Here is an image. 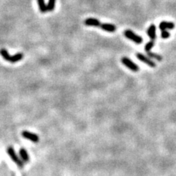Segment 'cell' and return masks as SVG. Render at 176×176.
I'll list each match as a JSON object with an SVG mask.
<instances>
[{
  "label": "cell",
  "mask_w": 176,
  "mask_h": 176,
  "mask_svg": "<svg viewBox=\"0 0 176 176\" xmlns=\"http://www.w3.org/2000/svg\"><path fill=\"white\" fill-rule=\"evenodd\" d=\"M169 36H170V33H169V32H167V31L166 30L162 31V35H161V37H162V38H168V37H169Z\"/></svg>",
  "instance_id": "cell-16"
},
{
  "label": "cell",
  "mask_w": 176,
  "mask_h": 176,
  "mask_svg": "<svg viewBox=\"0 0 176 176\" xmlns=\"http://www.w3.org/2000/svg\"><path fill=\"white\" fill-rule=\"evenodd\" d=\"M154 43H155V41H150L149 43H148L145 45V52H149V51L151 50V49H153V47L154 46Z\"/></svg>",
  "instance_id": "cell-15"
},
{
  "label": "cell",
  "mask_w": 176,
  "mask_h": 176,
  "mask_svg": "<svg viewBox=\"0 0 176 176\" xmlns=\"http://www.w3.org/2000/svg\"><path fill=\"white\" fill-rule=\"evenodd\" d=\"M136 57H137L138 60L143 62L144 63H145L146 65H148V66L151 67V68H155V67L156 66L155 62L153 61V60H151V59L148 58V57H147L146 56H145L144 54H142L141 53H136Z\"/></svg>",
  "instance_id": "cell-5"
},
{
  "label": "cell",
  "mask_w": 176,
  "mask_h": 176,
  "mask_svg": "<svg viewBox=\"0 0 176 176\" xmlns=\"http://www.w3.org/2000/svg\"><path fill=\"white\" fill-rule=\"evenodd\" d=\"M102 23L100 22L98 19H93V18H90V19H86L85 21V24L86 26H90V27H101Z\"/></svg>",
  "instance_id": "cell-7"
},
{
  "label": "cell",
  "mask_w": 176,
  "mask_h": 176,
  "mask_svg": "<svg viewBox=\"0 0 176 176\" xmlns=\"http://www.w3.org/2000/svg\"><path fill=\"white\" fill-rule=\"evenodd\" d=\"M0 54L2 56V57L6 61L11 62V63H15V62L20 61V60H22L23 57H24V54L22 53H18L13 56L9 55L7 51L4 49H2L0 50Z\"/></svg>",
  "instance_id": "cell-1"
},
{
  "label": "cell",
  "mask_w": 176,
  "mask_h": 176,
  "mask_svg": "<svg viewBox=\"0 0 176 176\" xmlns=\"http://www.w3.org/2000/svg\"><path fill=\"white\" fill-rule=\"evenodd\" d=\"M124 35L126 36L128 39L132 40L133 42L136 43L137 44L142 43L143 41L142 37H141L140 36L136 34L134 32H132V31L130 30V29H126V30H125Z\"/></svg>",
  "instance_id": "cell-3"
},
{
  "label": "cell",
  "mask_w": 176,
  "mask_h": 176,
  "mask_svg": "<svg viewBox=\"0 0 176 176\" xmlns=\"http://www.w3.org/2000/svg\"><path fill=\"white\" fill-rule=\"evenodd\" d=\"M22 136H23V137L26 138V139H29V140H31L32 142H35V143L38 142V141H39V137H38V136L37 135V134H33V133L29 132V131H23Z\"/></svg>",
  "instance_id": "cell-6"
},
{
  "label": "cell",
  "mask_w": 176,
  "mask_h": 176,
  "mask_svg": "<svg viewBox=\"0 0 176 176\" xmlns=\"http://www.w3.org/2000/svg\"><path fill=\"white\" fill-rule=\"evenodd\" d=\"M156 27L154 24H151V25L149 27L148 29V31H147L148 35L149 36V37L151 38V41H155V39L156 37Z\"/></svg>",
  "instance_id": "cell-9"
},
{
  "label": "cell",
  "mask_w": 176,
  "mask_h": 176,
  "mask_svg": "<svg viewBox=\"0 0 176 176\" xmlns=\"http://www.w3.org/2000/svg\"><path fill=\"white\" fill-rule=\"evenodd\" d=\"M101 28L103 30L109 32H114L116 31V26L112 24H101Z\"/></svg>",
  "instance_id": "cell-10"
},
{
  "label": "cell",
  "mask_w": 176,
  "mask_h": 176,
  "mask_svg": "<svg viewBox=\"0 0 176 176\" xmlns=\"http://www.w3.org/2000/svg\"><path fill=\"white\" fill-rule=\"evenodd\" d=\"M19 154H20V156L22 159L23 162H27L29 161V155H28L27 151L24 148H21L19 151Z\"/></svg>",
  "instance_id": "cell-11"
},
{
  "label": "cell",
  "mask_w": 176,
  "mask_h": 176,
  "mask_svg": "<svg viewBox=\"0 0 176 176\" xmlns=\"http://www.w3.org/2000/svg\"><path fill=\"white\" fill-rule=\"evenodd\" d=\"M121 62H122V63L125 65V66L127 67L128 68H129L130 70H131L132 71H139V68L138 67V65H136L134 62L131 61V60L128 58V57H122V58H121Z\"/></svg>",
  "instance_id": "cell-4"
},
{
  "label": "cell",
  "mask_w": 176,
  "mask_h": 176,
  "mask_svg": "<svg viewBox=\"0 0 176 176\" xmlns=\"http://www.w3.org/2000/svg\"><path fill=\"white\" fill-rule=\"evenodd\" d=\"M175 28V24L173 22H169V21H162L159 24V29L162 31L166 30L167 29H172Z\"/></svg>",
  "instance_id": "cell-8"
},
{
  "label": "cell",
  "mask_w": 176,
  "mask_h": 176,
  "mask_svg": "<svg viewBox=\"0 0 176 176\" xmlns=\"http://www.w3.org/2000/svg\"><path fill=\"white\" fill-rule=\"evenodd\" d=\"M147 54H148V55L149 57H151V58L156 59V60H157L158 61H162V56L159 55V54H155V53H154V52H151V51L147 52Z\"/></svg>",
  "instance_id": "cell-13"
},
{
  "label": "cell",
  "mask_w": 176,
  "mask_h": 176,
  "mask_svg": "<svg viewBox=\"0 0 176 176\" xmlns=\"http://www.w3.org/2000/svg\"><path fill=\"white\" fill-rule=\"evenodd\" d=\"M7 151L8 155H9L10 157V159H12V161H13V162L16 163V164H17V165L19 166V167H24L23 161L21 160V159H19V156L16 155V152H15L13 148L8 147L7 149Z\"/></svg>",
  "instance_id": "cell-2"
},
{
  "label": "cell",
  "mask_w": 176,
  "mask_h": 176,
  "mask_svg": "<svg viewBox=\"0 0 176 176\" xmlns=\"http://www.w3.org/2000/svg\"><path fill=\"white\" fill-rule=\"evenodd\" d=\"M55 1L56 0H49V3L47 4L48 11L54 10V7H55Z\"/></svg>",
  "instance_id": "cell-14"
},
{
  "label": "cell",
  "mask_w": 176,
  "mask_h": 176,
  "mask_svg": "<svg viewBox=\"0 0 176 176\" xmlns=\"http://www.w3.org/2000/svg\"><path fill=\"white\" fill-rule=\"evenodd\" d=\"M37 2H38L39 9H40V12L43 13L47 12V5H46L45 2H44V0H37Z\"/></svg>",
  "instance_id": "cell-12"
}]
</instances>
